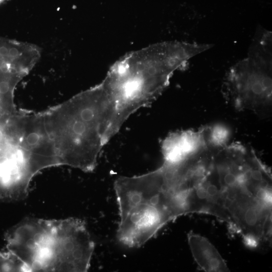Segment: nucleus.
<instances>
[{
	"label": "nucleus",
	"instance_id": "obj_1",
	"mask_svg": "<svg viewBox=\"0 0 272 272\" xmlns=\"http://www.w3.org/2000/svg\"><path fill=\"white\" fill-rule=\"evenodd\" d=\"M196 54L190 42H163L129 53L112 65L101 84L114 110V135L132 114L156 100L174 73Z\"/></svg>",
	"mask_w": 272,
	"mask_h": 272
},
{
	"label": "nucleus",
	"instance_id": "obj_2",
	"mask_svg": "<svg viewBox=\"0 0 272 272\" xmlns=\"http://www.w3.org/2000/svg\"><path fill=\"white\" fill-rule=\"evenodd\" d=\"M41 114L61 165L92 172L113 137V108L101 83Z\"/></svg>",
	"mask_w": 272,
	"mask_h": 272
},
{
	"label": "nucleus",
	"instance_id": "obj_3",
	"mask_svg": "<svg viewBox=\"0 0 272 272\" xmlns=\"http://www.w3.org/2000/svg\"><path fill=\"white\" fill-rule=\"evenodd\" d=\"M118 206V240L129 247H140L166 224L184 215L180 192L160 167L114 182Z\"/></svg>",
	"mask_w": 272,
	"mask_h": 272
},
{
	"label": "nucleus",
	"instance_id": "obj_4",
	"mask_svg": "<svg viewBox=\"0 0 272 272\" xmlns=\"http://www.w3.org/2000/svg\"><path fill=\"white\" fill-rule=\"evenodd\" d=\"M271 46L254 41L248 56L233 65L224 82L225 94L238 110L269 115L272 101Z\"/></svg>",
	"mask_w": 272,
	"mask_h": 272
},
{
	"label": "nucleus",
	"instance_id": "obj_5",
	"mask_svg": "<svg viewBox=\"0 0 272 272\" xmlns=\"http://www.w3.org/2000/svg\"><path fill=\"white\" fill-rule=\"evenodd\" d=\"M94 247L83 221L75 218L53 220L40 271H87Z\"/></svg>",
	"mask_w": 272,
	"mask_h": 272
},
{
	"label": "nucleus",
	"instance_id": "obj_6",
	"mask_svg": "<svg viewBox=\"0 0 272 272\" xmlns=\"http://www.w3.org/2000/svg\"><path fill=\"white\" fill-rule=\"evenodd\" d=\"M15 127L19 144L24 152L27 168L32 178L45 168L61 165L41 112L20 110L16 117Z\"/></svg>",
	"mask_w": 272,
	"mask_h": 272
},
{
	"label": "nucleus",
	"instance_id": "obj_7",
	"mask_svg": "<svg viewBox=\"0 0 272 272\" xmlns=\"http://www.w3.org/2000/svg\"><path fill=\"white\" fill-rule=\"evenodd\" d=\"M53 225V220L27 218L6 234L8 252L17 258L27 271H40Z\"/></svg>",
	"mask_w": 272,
	"mask_h": 272
},
{
	"label": "nucleus",
	"instance_id": "obj_8",
	"mask_svg": "<svg viewBox=\"0 0 272 272\" xmlns=\"http://www.w3.org/2000/svg\"><path fill=\"white\" fill-rule=\"evenodd\" d=\"M206 127L172 132L163 140L161 152L163 161L179 162L202 151L208 147Z\"/></svg>",
	"mask_w": 272,
	"mask_h": 272
},
{
	"label": "nucleus",
	"instance_id": "obj_9",
	"mask_svg": "<svg viewBox=\"0 0 272 272\" xmlns=\"http://www.w3.org/2000/svg\"><path fill=\"white\" fill-rule=\"evenodd\" d=\"M187 240L194 261L201 269L207 272L230 271L220 253L207 238L190 231Z\"/></svg>",
	"mask_w": 272,
	"mask_h": 272
},
{
	"label": "nucleus",
	"instance_id": "obj_10",
	"mask_svg": "<svg viewBox=\"0 0 272 272\" xmlns=\"http://www.w3.org/2000/svg\"><path fill=\"white\" fill-rule=\"evenodd\" d=\"M231 132L223 124H215L206 126V137L209 146L216 149L223 148L229 144Z\"/></svg>",
	"mask_w": 272,
	"mask_h": 272
},
{
	"label": "nucleus",
	"instance_id": "obj_11",
	"mask_svg": "<svg viewBox=\"0 0 272 272\" xmlns=\"http://www.w3.org/2000/svg\"><path fill=\"white\" fill-rule=\"evenodd\" d=\"M18 269V262L12 255L0 251V271H16Z\"/></svg>",
	"mask_w": 272,
	"mask_h": 272
},
{
	"label": "nucleus",
	"instance_id": "obj_12",
	"mask_svg": "<svg viewBox=\"0 0 272 272\" xmlns=\"http://www.w3.org/2000/svg\"><path fill=\"white\" fill-rule=\"evenodd\" d=\"M8 0H0V4Z\"/></svg>",
	"mask_w": 272,
	"mask_h": 272
}]
</instances>
